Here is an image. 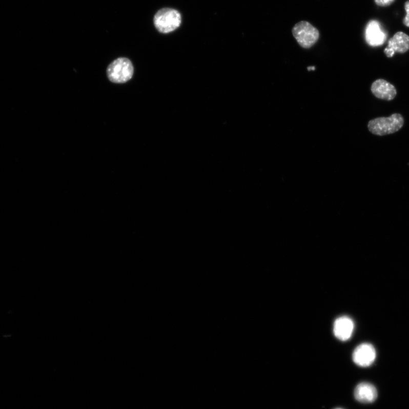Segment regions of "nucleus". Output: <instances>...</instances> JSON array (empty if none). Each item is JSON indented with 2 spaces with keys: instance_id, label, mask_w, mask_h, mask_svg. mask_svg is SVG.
I'll return each mask as SVG.
<instances>
[{
  "instance_id": "obj_8",
  "label": "nucleus",
  "mask_w": 409,
  "mask_h": 409,
  "mask_svg": "<svg viewBox=\"0 0 409 409\" xmlns=\"http://www.w3.org/2000/svg\"><path fill=\"white\" fill-rule=\"evenodd\" d=\"M387 36L382 31L381 26L377 21L372 20L367 25L365 30L366 43L372 46H379L383 44Z\"/></svg>"
},
{
  "instance_id": "obj_9",
  "label": "nucleus",
  "mask_w": 409,
  "mask_h": 409,
  "mask_svg": "<svg viewBox=\"0 0 409 409\" xmlns=\"http://www.w3.org/2000/svg\"><path fill=\"white\" fill-rule=\"evenodd\" d=\"M371 91L378 98L391 101L397 95L396 88L383 79H378L372 84Z\"/></svg>"
},
{
  "instance_id": "obj_1",
  "label": "nucleus",
  "mask_w": 409,
  "mask_h": 409,
  "mask_svg": "<svg viewBox=\"0 0 409 409\" xmlns=\"http://www.w3.org/2000/svg\"><path fill=\"white\" fill-rule=\"evenodd\" d=\"M404 124L402 115L393 114L390 117H380L372 119L369 123L370 132L376 135L383 136L397 132Z\"/></svg>"
},
{
  "instance_id": "obj_14",
  "label": "nucleus",
  "mask_w": 409,
  "mask_h": 409,
  "mask_svg": "<svg viewBox=\"0 0 409 409\" xmlns=\"http://www.w3.org/2000/svg\"><path fill=\"white\" fill-rule=\"evenodd\" d=\"M335 409H343V408H335Z\"/></svg>"
},
{
  "instance_id": "obj_4",
  "label": "nucleus",
  "mask_w": 409,
  "mask_h": 409,
  "mask_svg": "<svg viewBox=\"0 0 409 409\" xmlns=\"http://www.w3.org/2000/svg\"><path fill=\"white\" fill-rule=\"evenodd\" d=\"M292 33L298 44L306 49L315 45L319 38L318 30L305 21L296 24L292 29Z\"/></svg>"
},
{
  "instance_id": "obj_10",
  "label": "nucleus",
  "mask_w": 409,
  "mask_h": 409,
  "mask_svg": "<svg viewBox=\"0 0 409 409\" xmlns=\"http://www.w3.org/2000/svg\"><path fill=\"white\" fill-rule=\"evenodd\" d=\"M354 396L359 402L370 403L376 400L377 392L373 385L368 382H362L356 387Z\"/></svg>"
},
{
  "instance_id": "obj_11",
  "label": "nucleus",
  "mask_w": 409,
  "mask_h": 409,
  "mask_svg": "<svg viewBox=\"0 0 409 409\" xmlns=\"http://www.w3.org/2000/svg\"><path fill=\"white\" fill-rule=\"evenodd\" d=\"M395 1V0H375L376 4L380 7L389 6Z\"/></svg>"
},
{
  "instance_id": "obj_5",
  "label": "nucleus",
  "mask_w": 409,
  "mask_h": 409,
  "mask_svg": "<svg viewBox=\"0 0 409 409\" xmlns=\"http://www.w3.org/2000/svg\"><path fill=\"white\" fill-rule=\"evenodd\" d=\"M376 358V350L369 343L360 344L354 351L353 359L354 363L361 367H368L373 364Z\"/></svg>"
},
{
  "instance_id": "obj_12",
  "label": "nucleus",
  "mask_w": 409,
  "mask_h": 409,
  "mask_svg": "<svg viewBox=\"0 0 409 409\" xmlns=\"http://www.w3.org/2000/svg\"><path fill=\"white\" fill-rule=\"evenodd\" d=\"M405 8L406 12V15L404 19H403V24L409 28V1H407L405 4Z\"/></svg>"
},
{
  "instance_id": "obj_2",
  "label": "nucleus",
  "mask_w": 409,
  "mask_h": 409,
  "mask_svg": "<svg viewBox=\"0 0 409 409\" xmlns=\"http://www.w3.org/2000/svg\"><path fill=\"white\" fill-rule=\"evenodd\" d=\"M181 16L177 10L170 8L162 9L155 15L154 25L159 32L169 33L179 27Z\"/></svg>"
},
{
  "instance_id": "obj_6",
  "label": "nucleus",
  "mask_w": 409,
  "mask_h": 409,
  "mask_svg": "<svg viewBox=\"0 0 409 409\" xmlns=\"http://www.w3.org/2000/svg\"><path fill=\"white\" fill-rule=\"evenodd\" d=\"M409 50V36L404 33H397L388 42V47L384 50L388 57H392L396 52L405 53Z\"/></svg>"
},
{
  "instance_id": "obj_7",
  "label": "nucleus",
  "mask_w": 409,
  "mask_h": 409,
  "mask_svg": "<svg viewBox=\"0 0 409 409\" xmlns=\"http://www.w3.org/2000/svg\"><path fill=\"white\" fill-rule=\"evenodd\" d=\"M354 323L347 316H342L335 320L333 332L335 337L341 341L349 340L354 332Z\"/></svg>"
},
{
  "instance_id": "obj_3",
  "label": "nucleus",
  "mask_w": 409,
  "mask_h": 409,
  "mask_svg": "<svg viewBox=\"0 0 409 409\" xmlns=\"http://www.w3.org/2000/svg\"><path fill=\"white\" fill-rule=\"evenodd\" d=\"M134 67L132 63L125 57H120L111 63L107 69L109 79L114 83H125L132 78Z\"/></svg>"
},
{
  "instance_id": "obj_13",
  "label": "nucleus",
  "mask_w": 409,
  "mask_h": 409,
  "mask_svg": "<svg viewBox=\"0 0 409 409\" xmlns=\"http://www.w3.org/2000/svg\"><path fill=\"white\" fill-rule=\"evenodd\" d=\"M315 70V68H314V67H308V70L310 71V70Z\"/></svg>"
}]
</instances>
